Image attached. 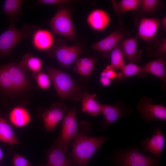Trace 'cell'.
I'll use <instances>...</instances> for the list:
<instances>
[{"label":"cell","instance_id":"1","mask_svg":"<svg viewBox=\"0 0 166 166\" xmlns=\"http://www.w3.org/2000/svg\"><path fill=\"white\" fill-rule=\"evenodd\" d=\"M74 139L72 155L79 166H86L108 138L103 136L89 137L81 131L77 132Z\"/></svg>","mask_w":166,"mask_h":166},{"label":"cell","instance_id":"2","mask_svg":"<svg viewBox=\"0 0 166 166\" xmlns=\"http://www.w3.org/2000/svg\"><path fill=\"white\" fill-rule=\"evenodd\" d=\"M47 73L53 81L57 93L62 100H82V93L78 84L69 74L61 70L48 67Z\"/></svg>","mask_w":166,"mask_h":166},{"label":"cell","instance_id":"3","mask_svg":"<svg viewBox=\"0 0 166 166\" xmlns=\"http://www.w3.org/2000/svg\"><path fill=\"white\" fill-rule=\"evenodd\" d=\"M38 27L26 24L21 30L10 23L0 34V58L10 55L14 49L21 42L33 34Z\"/></svg>","mask_w":166,"mask_h":166},{"label":"cell","instance_id":"4","mask_svg":"<svg viewBox=\"0 0 166 166\" xmlns=\"http://www.w3.org/2000/svg\"><path fill=\"white\" fill-rule=\"evenodd\" d=\"M53 31L72 40L76 37L74 27L69 10L65 8L59 9L49 22Z\"/></svg>","mask_w":166,"mask_h":166},{"label":"cell","instance_id":"5","mask_svg":"<svg viewBox=\"0 0 166 166\" xmlns=\"http://www.w3.org/2000/svg\"><path fill=\"white\" fill-rule=\"evenodd\" d=\"M76 109L73 108L62 120L61 134L55 142V145L61 149L65 153L69 152L68 146L72 140L77 132Z\"/></svg>","mask_w":166,"mask_h":166},{"label":"cell","instance_id":"6","mask_svg":"<svg viewBox=\"0 0 166 166\" xmlns=\"http://www.w3.org/2000/svg\"><path fill=\"white\" fill-rule=\"evenodd\" d=\"M137 109L140 116L148 122L159 119L166 121V108L160 105L152 104V99L146 96L142 97L138 101Z\"/></svg>","mask_w":166,"mask_h":166},{"label":"cell","instance_id":"7","mask_svg":"<svg viewBox=\"0 0 166 166\" xmlns=\"http://www.w3.org/2000/svg\"><path fill=\"white\" fill-rule=\"evenodd\" d=\"M69 111L66 105L63 103L57 102L53 104L42 115L45 129L48 132L53 130Z\"/></svg>","mask_w":166,"mask_h":166},{"label":"cell","instance_id":"8","mask_svg":"<svg viewBox=\"0 0 166 166\" xmlns=\"http://www.w3.org/2000/svg\"><path fill=\"white\" fill-rule=\"evenodd\" d=\"M126 35L122 31L117 30L91 46L93 50L98 51L105 57H110L113 50L124 39Z\"/></svg>","mask_w":166,"mask_h":166},{"label":"cell","instance_id":"9","mask_svg":"<svg viewBox=\"0 0 166 166\" xmlns=\"http://www.w3.org/2000/svg\"><path fill=\"white\" fill-rule=\"evenodd\" d=\"M81 53L80 46L77 45L71 46L60 45L56 46L53 51L54 55L61 66L69 67L79 57Z\"/></svg>","mask_w":166,"mask_h":166},{"label":"cell","instance_id":"10","mask_svg":"<svg viewBox=\"0 0 166 166\" xmlns=\"http://www.w3.org/2000/svg\"><path fill=\"white\" fill-rule=\"evenodd\" d=\"M121 166H155L156 162L152 157L142 154L137 149L129 151L121 158Z\"/></svg>","mask_w":166,"mask_h":166},{"label":"cell","instance_id":"11","mask_svg":"<svg viewBox=\"0 0 166 166\" xmlns=\"http://www.w3.org/2000/svg\"><path fill=\"white\" fill-rule=\"evenodd\" d=\"M16 92L27 89L29 85L26 71L20 64L9 63L5 65Z\"/></svg>","mask_w":166,"mask_h":166},{"label":"cell","instance_id":"12","mask_svg":"<svg viewBox=\"0 0 166 166\" xmlns=\"http://www.w3.org/2000/svg\"><path fill=\"white\" fill-rule=\"evenodd\" d=\"M165 142L164 134L160 128H157L151 137L143 140L141 144L145 151L159 157L162 152Z\"/></svg>","mask_w":166,"mask_h":166},{"label":"cell","instance_id":"13","mask_svg":"<svg viewBox=\"0 0 166 166\" xmlns=\"http://www.w3.org/2000/svg\"><path fill=\"white\" fill-rule=\"evenodd\" d=\"M160 23L158 18L143 17L138 27L137 36L145 41H150L155 36Z\"/></svg>","mask_w":166,"mask_h":166},{"label":"cell","instance_id":"14","mask_svg":"<svg viewBox=\"0 0 166 166\" xmlns=\"http://www.w3.org/2000/svg\"><path fill=\"white\" fill-rule=\"evenodd\" d=\"M127 109L123 103L118 101L115 106L102 105L101 113L104 116V126H107L126 114Z\"/></svg>","mask_w":166,"mask_h":166},{"label":"cell","instance_id":"15","mask_svg":"<svg viewBox=\"0 0 166 166\" xmlns=\"http://www.w3.org/2000/svg\"><path fill=\"white\" fill-rule=\"evenodd\" d=\"M138 36L124 39L122 42V51L124 57L129 63L138 62L142 54V51L137 48Z\"/></svg>","mask_w":166,"mask_h":166},{"label":"cell","instance_id":"16","mask_svg":"<svg viewBox=\"0 0 166 166\" xmlns=\"http://www.w3.org/2000/svg\"><path fill=\"white\" fill-rule=\"evenodd\" d=\"M32 42L37 49L41 51L48 50L53 45L54 38L49 30L38 29L33 34Z\"/></svg>","mask_w":166,"mask_h":166},{"label":"cell","instance_id":"17","mask_svg":"<svg viewBox=\"0 0 166 166\" xmlns=\"http://www.w3.org/2000/svg\"><path fill=\"white\" fill-rule=\"evenodd\" d=\"M87 19L91 27L98 31L105 30L110 21V17L108 13L101 9H97L91 12Z\"/></svg>","mask_w":166,"mask_h":166},{"label":"cell","instance_id":"18","mask_svg":"<svg viewBox=\"0 0 166 166\" xmlns=\"http://www.w3.org/2000/svg\"><path fill=\"white\" fill-rule=\"evenodd\" d=\"M165 64V58L160 57L147 63L142 67L148 73H151L162 81L163 83L161 86L164 89H165L166 86Z\"/></svg>","mask_w":166,"mask_h":166},{"label":"cell","instance_id":"19","mask_svg":"<svg viewBox=\"0 0 166 166\" xmlns=\"http://www.w3.org/2000/svg\"><path fill=\"white\" fill-rule=\"evenodd\" d=\"M65 152L57 145H55L48 151L45 166H71L70 160Z\"/></svg>","mask_w":166,"mask_h":166},{"label":"cell","instance_id":"20","mask_svg":"<svg viewBox=\"0 0 166 166\" xmlns=\"http://www.w3.org/2000/svg\"><path fill=\"white\" fill-rule=\"evenodd\" d=\"M9 118L15 126L21 128L27 125L31 121V117L27 109L22 106L14 108L10 111Z\"/></svg>","mask_w":166,"mask_h":166},{"label":"cell","instance_id":"21","mask_svg":"<svg viewBox=\"0 0 166 166\" xmlns=\"http://www.w3.org/2000/svg\"><path fill=\"white\" fill-rule=\"evenodd\" d=\"M96 97L95 94L84 93L82 99L81 110L82 111L93 116L101 113L102 104L97 101Z\"/></svg>","mask_w":166,"mask_h":166},{"label":"cell","instance_id":"22","mask_svg":"<svg viewBox=\"0 0 166 166\" xmlns=\"http://www.w3.org/2000/svg\"><path fill=\"white\" fill-rule=\"evenodd\" d=\"M148 73L134 63H129L125 65L120 72L117 73L115 79L119 81H123L126 78L134 76H138L144 78Z\"/></svg>","mask_w":166,"mask_h":166},{"label":"cell","instance_id":"23","mask_svg":"<svg viewBox=\"0 0 166 166\" xmlns=\"http://www.w3.org/2000/svg\"><path fill=\"white\" fill-rule=\"evenodd\" d=\"M97 61V58L95 57L79 58L76 62L75 66L73 68V71L81 76L89 77L92 73Z\"/></svg>","mask_w":166,"mask_h":166},{"label":"cell","instance_id":"24","mask_svg":"<svg viewBox=\"0 0 166 166\" xmlns=\"http://www.w3.org/2000/svg\"><path fill=\"white\" fill-rule=\"evenodd\" d=\"M0 140L10 145L21 144L7 121L1 116Z\"/></svg>","mask_w":166,"mask_h":166},{"label":"cell","instance_id":"25","mask_svg":"<svg viewBox=\"0 0 166 166\" xmlns=\"http://www.w3.org/2000/svg\"><path fill=\"white\" fill-rule=\"evenodd\" d=\"M20 64L26 71L30 70L36 73L41 71L42 62L40 58L27 53L24 55Z\"/></svg>","mask_w":166,"mask_h":166},{"label":"cell","instance_id":"26","mask_svg":"<svg viewBox=\"0 0 166 166\" xmlns=\"http://www.w3.org/2000/svg\"><path fill=\"white\" fill-rule=\"evenodd\" d=\"M22 2L21 0H5L3 4L2 12L9 18H13L20 11Z\"/></svg>","mask_w":166,"mask_h":166},{"label":"cell","instance_id":"27","mask_svg":"<svg viewBox=\"0 0 166 166\" xmlns=\"http://www.w3.org/2000/svg\"><path fill=\"white\" fill-rule=\"evenodd\" d=\"M122 42L117 45L110 53V65L115 70H121L125 65L124 56L122 49Z\"/></svg>","mask_w":166,"mask_h":166},{"label":"cell","instance_id":"28","mask_svg":"<svg viewBox=\"0 0 166 166\" xmlns=\"http://www.w3.org/2000/svg\"><path fill=\"white\" fill-rule=\"evenodd\" d=\"M114 8L117 14L138 9L140 7V0H122L117 3L111 0Z\"/></svg>","mask_w":166,"mask_h":166},{"label":"cell","instance_id":"29","mask_svg":"<svg viewBox=\"0 0 166 166\" xmlns=\"http://www.w3.org/2000/svg\"><path fill=\"white\" fill-rule=\"evenodd\" d=\"M0 89L7 92H16L5 65L0 66Z\"/></svg>","mask_w":166,"mask_h":166},{"label":"cell","instance_id":"30","mask_svg":"<svg viewBox=\"0 0 166 166\" xmlns=\"http://www.w3.org/2000/svg\"><path fill=\"white\" fill-rule=\"evenodd\" d=\"M159 1L157 0H140L139 12L150 13L156 9Z\"/></svg>","mask_w":166,"mask_h":166},{"label":"cell","instance_id":"31","mask_svg":"<svg viewBox=\"0 0 166 166\" xmlns=\"http://www.w3.org/2000/svg\"><path fill=\"white\" fill-rule=\"evenodd\" d=\"M36 73L37 83L39 87L42 89H47L50 86V78L48 74L40 71Z\"/></svg>","mask_w":166,"mask_h":166},{"label":"cell","instance_id":"32","mask_svg":"<svg viewBox=\"0 0 166 166\" xmlns=\"http://www.w3.org/2000/svg\"><path fill=\"white\" fill-rule=\"evenodd\" d=\"M12 161L13 166H31L27 159L17 153L13 154Z\"/></svg>","mask_w":166,"mask_h":166},{"label":"cell","instance_id":"33","mask_svg":"<svg viewBox=\"0 0 166 166\" xmlns=\"http://www.w3.org/2000/svg\"><path fill=\"white\" fill-rule=\"evenodd\" d=\"M73 2L69 0H38L37 1L38 4L54 5L68 3Z\"/></svg>","mask_w":166,"mask_h":166},{"label":"cell","instance_id":"34","mask_svg":"<svg viewBox=\"0 0 166 166\" xmlns=\"http://www.w3.org/2000/svg\"><path fill=\"white\" fill-rule=\"evenodd\" d=\"M103 70L105 72L107 77L111 80L116 79L117 73L110 65H107Z\"/></svg>","mask_w":166,"mask_h":166},{"label":"cell","instance_id":"35","mask_svg":"<svg viewBox=\"0 0 166 166\" xmlns=\"http://www.w3.org/2000/svg\"><path fill=\"white\" fill-rule=\"evenodd\" d=\"M100 82L101 84L104 86H108L111 84V80L107 77L103 70L101 73Z\"/></svg>","mask_w":166,"mask_h":166},{"label":"cell","instance_id":"36","mask_svg":"<svg viewBox=\"0 0 166 166\" xmlns=\"http://www.w3.org/2000/svg\"><path fill=\"white\" fill-rule=\"evenodd\" d=\"M166 53V40L164 39L160 42L157 48L156 54L157 55L165 54Z\"/></svg>","mask_w":166,"mask_h":166},{"label":"cell","instance_id":"37","mask_svg":"<svg viewBox=\"0 0 166 166\" xmlns=\"http://www.w3.org/2000/svg\"><path fill=\"white\" fill-rule=\"evenodd\" d=\"M161 26L164 31L166 30V17L164 16L161 21Z\"/></svg>","mask_w":166,"mask_h":166},{"label":"cell","instance_id":"38","mask_svg":"<svg viewBox=\"0 0 166 166\" xmlns=\"http://www.w3.org/2000/svg\"><path fill=\"white\" fill-rule=\"evenodd\" d=\"M3 157V153L2 149L0 148V162L1 161Z\"/></svg>","mask_w":166,"mask_h":166}]
</instances>
